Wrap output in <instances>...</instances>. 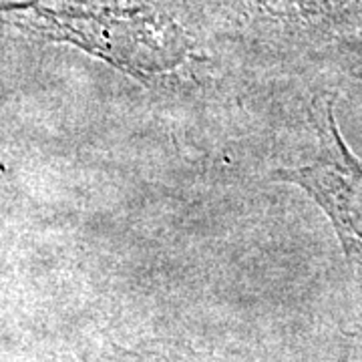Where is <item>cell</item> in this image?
<instances>
[{
  "instance_id": "cell-1",
  "label": "cell",
  "mask_w": 362,
  "mask_h": 362,
  "mask_svg": "<svg viewBox=\"0 0 362 362\" xmlns=\"http://www.w3.org/2000/svg\"><path fill=\"white\" fill-rule=\"evenodd\" d=\"M320 149L304 168L278 169L276 180L296 183L328 214L346 254L362 250V161L344 145L332 115V99L316 113Z\"/></svg>"
}]
</instances>
